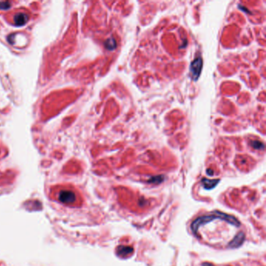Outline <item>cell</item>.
Returning a JSON list of instances; mask_svg holds the SVG:
<instances>
[{"mask_svg":"<svg viewBox=\"0 0 266 266\" xmlns=\"http://www.w3.org/2000/svg\"><path fill=\"white\" fill-rule=\"evenodd\" d=\"M164 180V176H152L151 177V179L148 180V183H151V184H160Z\"/></svg>","mask_w":266,"mask_h":266,"instance_id":"cell-10","label":"cell"},{"mask_svg":"<svg viewBox=\"0 0 266 266\" xmlns=\"http://www.w3.org/2000/svg\"><path fill=\"white\" fill-rule=\"evenodd\" d=\"M105 47L109 50H113L114 48H116V40L114 39V38H112H112H109V39H108L107 41H105Z\"/></svg>","mask_w":266,"mask_h":266,"instance_id":"cell-9","label":"cell"},{"mask_svg":"<svg viewBox=\"0 0 266 266\" xmlns=\"http://www.w3.org/2000/svg\"><path fill=\"white\" fill-rule=\"evenodd\" d=\"M244 239H245V236H244V234H243V233H238V234L233 238V240L229 243V246L230 248H238V247H240V246L243 243Z\"/></svg>","mask_w":266,"mask_h":266,"instance_id":"cell-5","label":"cell"},{"mask_svg":"<svg viewBox=\"0 0 266 266\" xmlns=\"http://www.w3.org/2000/svg\"><path fill=\"white\" fill-rule=\"evenodd\" d=\"M219 179H208L206 178H204L202 179V184L204 186V189L206 190H212L219 183Z\"/></svg>","mask_w":266,"mask_h":266,"instance_id":"cell-6","label":"cell"},{"mask_svg":"<svg viewBox=\"0 0 266 266\" xmlns=\"http://www.w3.org/2000/svg\"><path fill=\"white\" fill-rule=\"evenodd\" d=\"M215 213L217 214L216 215H205V216L199 217L198 219H197L196 220L194 221V223H192L191 229L192 230H193V232L196 233L197 231H198V228H199L201 226L204 225V224H206V223H210V222H212V221L214 220V219H221V216L219 215L218 212H215Z\"/></svg>","mask_w":266,"mask_h":266,"instance_id":"cell-2","label":"cell"},{"mask_svg":"<svg viewBox=\"0 0 266 266\" xmlns=\"http://www.w3.org/2000/svg\"><path fill=\"white\" fill-rule=\"evenodd\" d=\"M202 266H214L212 264H210V263H204L202 264Z\"/></svg>","mask_w":266,"mask_h":266,"instance_id":"cell-12","label":"cell"},{"mask_svg":"<svg viewBox=\"0 0 266 266\" xmlns=\"http://www.w3.org/2000/svg\"><path fill=\"white\" fill-rule=\"evenodd\" d=\"M250 145L251 146L253 147L254 148L258 149V150H263L265 148L264 144L259 140H251L250 142Z\"/></svg>","mask_w":266,"mask_h":266,"instance_id":"cell-8","label":"cell"},{"mask_svg":"<svg viewBox=\"0 0 266 266\" xmlns=\"http://www.w3.org/2000/svg\"><path fill=\"white\" fill-rule=\"evenodd\" d=\"M203 66V60L201 57H197L195 60L192 61L190 64V73H191L192 79L197 81L201 75Z\"/></svg>","mask_w":266,"mask_h":266,"instance_id":"cell-3","label":"cell"},{"mask_svg":"<svg viewBox=\"0 0 266 266\" xmlns=\"http://www.w3.org/2000/svg\"><path fill=\"white\" fill-rule=\"evenodd\" d=\"M56 198L59 201L66 205H73L76 201V192L70 188H62L56 193Z\"/></svg>","mask_w":266,"mask_h":266,"instance_id":"cell-1","label":"cell"},{"mask_svg":"<svg viewBox=\"0 0 266 266\" xmlns=\"http://www.w3.org/2000/svg\"><path fill=\"white\" fill-rule=\"evenodd\" d=\"M28 21V15L25 12H15L12 16V23L17 26H21L26 24Z\"/></svg>","mask_w":266,"mask_h":266,"instance_id":"cell-4","label":"cell"},{"mask_svg":"<svg viewBox=\"0 0 266 266\" xmlns=\"http://www.w3.org/2000/svg\"><path fill=\"white\" fill-rule=\"evenodd\" d=\"M207 174H208V175L212 176L213 175V170H212V169H207Z\"/></svg>","mask_w":266,"mask_h":266,"instance_id":"cell-11","label":"cell"},{"mask_svg":"<svg viewBox=\"0 0 266 266\" xmlns=\"http://www.w3.org/2000/svg\"><path fill=\"white\" fill-rule=\"evenodd\" d=\"M134 249L131 247L128 246H120L117 248V254L120 256H126L130 253H132Z\"/></svg>","mask_w":266,"mask_h":266,"instance_id":"cell-7","label":"cell"}]
</instances>
